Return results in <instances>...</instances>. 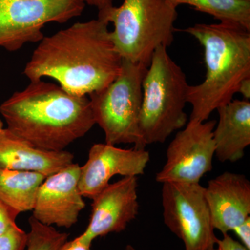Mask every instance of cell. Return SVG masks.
<instances>
[{"label":"cell","mask_w":250,"mask_h":250,"mask_svg":"<svg viewBox=\"0 0 250 250\" xmlns=\"http://www.w3.org/2000/svg\"><path fill=\"white\" fill-rule=\"evenodd\" d=\"M85 0H0V47L9 52L40 42L46 24L79 17Z\"/></svg>","instance_id":"52a82bcc"},{"label":"cell","mask_w":250,"mask_h":250,"mask_svg":"<svg viewBox=\"0 0 250 250\" xmlns=\"http://www.w3.org/2000/svg\"><path fill=\"white\" fill-rule=\"evenodd\" d=\"M203 47L207 74L203 82L189 85L190 121L205 122L231 102L243 80L250 77V31L238 24H196L184 30Z\"/></svg>","instance_id":"3957f363"},{"label":"cell","mask_w":250,"mask_h":250,"mask_svg":"<svg viewBox=\"0 0 250 250\" xmlns=\"http://www.w3.org/2000/svg\"><path fill=\"white\" fill-rule=\"evenodd\" d=\"M92 243L79 236L71 241H65L59 250H92Z\"/></svg>","instance_id":"603a6c76"},{"label":"cell","mask_w":250,"mask_h":250,"mask_svg":"<svg viewBox=\"0 0 250 250\" xmlns=\"http://www.w3.org/2000/svg\"><path fill=\"white\" fill-rule=\"evenodd\" d=\"M3 128H4V123L0 120V129H3Z\"/></svg>","instance_id":"4316f807"},{"label":"cell","mask_w":250,"mask_h":250,"mask_svg":"<svg viewBox=\"0 0 250 250\" xmlns=\"http://www.w3.org/2000/svg\"><path fill=\"white\" fill-rule=\"evenodd\" d=\"M108 24L98 18L44 36L23 73L30 82L50 77L80 96L103 90L119 75L123 60Z\"/></svg>","instance_id":"6da1fadb"},{"label":"cell","mask_w":250,"mask_h":250,"mask_svg":"<svg viewBox=\"0 0 250 250\" xmlns=\"http://www.w3.org/2000/svg\"><path fill=\"white\" fill-rule=\"evenodd\" d=\"M80 166L72 163L41 184L32 216L42 225L69 229L78 221L85 203L79 188Z\"/></svg>","instance_id":"30bf717a"},{"label":"cell","mask_w":250,"mask_h":250,"mask_svg":"<svg viewBox=\"0 0 250 250\" xmlns=\"http://www.w3.org/2000/svg\"><path fill=\"white\" fill-rule=\"evenodd\" d=\"M177 16L168 0H123L100 20L113 23L110 36L122 59L149 65L158 47L172 45Z\"/></svg>","instance_id":"5b68a950"},{"label":"cell","mask_w":250,"mask_h":250,"mask_svg":"<svg viewBox=\"0 0 250 250\" xmlns=\"http://www.w3.org/2000/svg\"><path fill=\"white\" fill-rule=\"evenodd\" d=\"M222 239H217L216 246L218 250H249L240 243L233 239L228 233L223 234Z\"/></svg>","instance_id":"7402d4cb"},{"label":"cell","mask_w":250,"mask_h":250,"mask_svg":"<svg viewBox=\"0 0 250 250\" xmlns=\"http://www.w3.org/2000/svg\"><path fill=\"white\" fill-rule=\"evenodd\" d=\"M27 243V233L16 223L0 236V250H24Z\"/></svg>","instance_id":"d6986e66"},{"label":"cell","mask_w":250,"mask_h":250,"mask_svg":"<svg viewBox=\"0 0 250 250\" xmlns=\"http://www.w3.org/2000/svg\"><path fill=\"white\" fill-rule=\"evenodd\" d=\"M232 231L236 233L240 243L250 250V217L233 229Z\"/></svg>","instance_id":"44dd1931"},{"label":"cell","mask_w":250,"mask_h":250,"mask_svg":"<svg viewBox=\"0 0 250 250\" xmlns=\"http://www.w3.org/2000/svg\"><path fill=\"white\" fill-rule=\"evenodd\" d=\"M27 233V250H59L67 241L69 233L61 232L52 226L42 225L31 215Z\"/></svg>","instance_id":"ac0fdd59"},{"label":"cell","mask_w":250,"mask_h":250,"mask_svg":"<svg viewBox=\"0 0 250 250\" xmlns=\"http://www.w3.org/2000/svg\"><path fill=\"white\" fill-rule=\"evenodd\" d=\"M216 123L213 120L188 122L169 145L165 165L156 174V182L200 183L202 177L213 168Z\"/></svg>","instance_id":"9c48e42d"},{"label":"cell","mask_w":250,"mask_h":250,"mask_svg":"<svg viewBox=\"0 0 250 250\" xmlns=\"http://www.w3.org/2000/svg\"><path fill=\"white\" fill-rule=\"evenodd\" d=\"M188 86L187 75L171 58L167 47H158L143 81L138 149L164 143L174 131L185 127Z\"/></svg>","instance_id":"277c9868"},{"label":"cell","mask_w":250,"mask_h":250,"mask_svg":"<svg viewBox=\"0 0 250 250\" xmlns=\"http://www.w3.org/2000/svg\"><path fill=\"white\" fill-rule=\"evenodd\" d=\"M45 178L38 172L0 168V201L19 213L32 210Z\"/></svg>","instance_id":"2e32d148"},{"label":"cell","mask_w":250,"mask_h":250,"mask_svg":"<svg viewBox=\"0 0 250 250\" xmlns=\"http://www.w3.org/2000/svg\"><path fill=\"white\" fill-rule=\"evenodd\" d=\"M148 66L123 59L116 78L103 90L89 94L95 124L103 130L107 144L139 147L143 81Z\"/></svg>","instance_id":"8992f818"},{"label":"cell","mask_w":250,"mask_h":250,"mask_svg":"<svg viewBox=\"0 0 250 250\" xmlns=\"http://www.w3.org/2000/svg\"><path fill=\"white\" fill-rule=\"evenodd\" d=\"M238 93H241L243 100L250 101V77L243 81L238 88Z\"/></svg>","instance_id":"d4e9b609"},{"label":"cell","mask_w":250,"mask_h":250,"mask_svg":"<svg viewBox=\"0 0 250 250\" xmlns=\"http://www.w3.org/2000/svg\"><path fill=\"white\" fill-rule=\"evenodd\" d=\"M138 187V177L135 176L108 184L92 199L89 223L80 236L92 243L99 237L126 229L139 213Z\"/></svg>","instance_id":"7c38bea8"},{"label":"cell","mask_w":250,"mask_h":250,"mask_svg":"<svg viewBox=\"0 0 250 250\" xmlns=\"http://www.w3.org/2000/svg\"><path fill=\"white\" fill-rule=\"evenodd\" d=\"M175 7L188 5L220 22L238 24L250 31V0H168Z\"/></svg>","instance_id":"e0dca14e"},{"label":"cell","mask_w":250,"mask_h":250,"mask_svg":"<svg viewBox=\"0 0 250 250\" xmlns=\"http://www.w3.org/2000/svg\"><path fill=\"white\" fill-rule=\"evenodd\" d=\"M149 160L150 155L146 149H126L107 143L94 144L86 163L80 166L79 188L82 196L92 200L115 175H142Z\"/></svg>","instance_id":"8fae6325"},{"label":"cell","mask_w":250,"mask_h":250,"mask_svg":"<svg viewBox=\"0 0 250 250\" xmlns=\"http://www.w3.org/2000/svg\"><path fill=\"white\" fill-rule=\"evenodd\" d=\"M7 129L38 149L62 152L95 125L89 98L59 85L31 82L0 105Z\"/></svg>","instance_id":"7a4b0ae2"},{"label":"cell","mask_w":250,"mask_h":250,"mask_svg":"<svg viewBox=\"0 0 250 250\" xmlns=\"http://www.w3.org/2000/svg\"><path fill=\"white\" fill-rule=\"evenodd\" d=\"M216 111L219 121L213 130L215 155L222 163L236 162L250 145V101L232 100Z\"/></svg>","instance_id":"9a60e30c"},{"label":"cell","mask_w":250,"mask_h":250,"mask_svg":"<svg viewBox=\"0 0 250 250\" xmlns=\"http://www.w3.org/2000/svg\"><path fill=\"white\" fill-rule=\"evenodd\" d=\"M205 196L213 228L223 234L250 217V182L243 174L225 172L210 179Z\"/></svg>","instance_id":"4fadbf2b"},{"label":"cell","mask_w":250,"mask_h":250,"mask_svg":"<svg viewBox=\"0 0 250 250\" xmlns=\"http://www.w3.org/2000/svg\"><path fill=\"white\" fill-rule=\"evenodd\" d=\"M75 156L67 151L49 152L31 146L11 133L0 129V168L30 171L52 175L72 164Z\"/></svg>","instance_id":"5bb4252c"},{"label":"cell","mask_w":250,"mask_h":250,"mask_svg":"<svg viewBox=\"0 0 250 250\" xmlns=\"http://www.w3.org/2000/svg\"><path fill=\"white\" fill-rule=\"evenodd\" d=\"M162 184L164 223L183 241L184 250L215 249L218 238L212 225L205 187L200 183Z\"/></svg>","instance_id":"ba28073f"},{"label":"cell","mask_w":250,"mask_h":250,"mask_svg":"<svg viewBox=\"0 0 250 250\" xmlns=\"http://www.w3.org/2000/svg\"><path fill=\"white\" fill-rule=\"evenodd\" d=\"M20 213L0 201V236L16 224Z\"/></svg>","instance_id":"ffe728a7"},{"label":"cell","mask_w":250,"mask_h":250,"mask_svg":"<svg viewBox=\"0 0 250 250\" xmlns=\"http://www.w3.org/2000/svg\"><path fill=\"white\" fill-rule=\"evenodd\" d=\"M125 250H136L135 249L134 247L131 246V245H127L126 247H125Z\"/></svg>","instance_id":"484cf974"},{"label":"cell","mask_w":250,"mask_h":250,"mask_svg":"<svg viewBox=\"0 0 250 250\" xmlns=\"http://www.w3.org/2000/svg\"><path fill=\"white\" fill-rule=\"evenodd\" d=\"M213 250H218V249H217V248H215V249H213Z\"/></svg>","instance_id":"83f0119b"},{"label":"cell","mask_w":250,"mask_h":250,"mask_svg":"<svg viewBox=\"0 0 250 250\" xmlns=\"http://www.w3.org/2000/svg\"><path fill=\"white\" fill-rule=\"evenodd\" d=\"M86 4L95 6L98 10L99 19H102L113 7L112 0H85Z\"/></svg>","instance_id":"cb8c5ba5"}]
</instances>
